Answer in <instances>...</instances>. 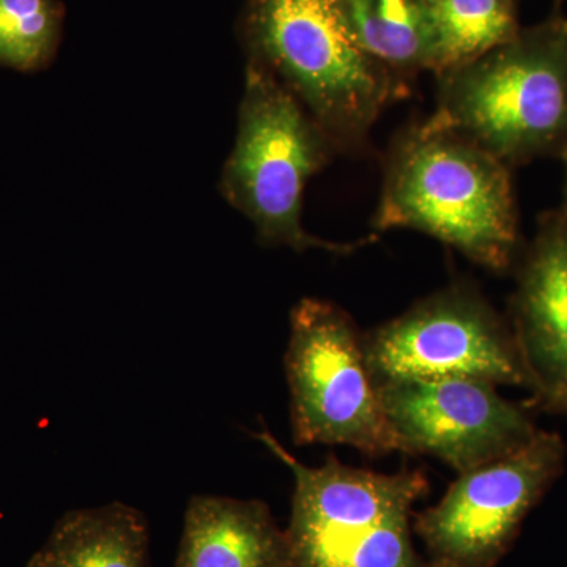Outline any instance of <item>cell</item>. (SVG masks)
<instances>
[{
    "label": "cell",
    "mask_w": 567,
    "mask_h": 567,
    "mask_svg": "<svg viewBox=\"0 0 567 567\" xmlns=\"http://www.w3.org/2000/svg\"><path fill=\"white\" fill-rule=\"evenodd\" d=\"M372 227L412 229L505 274L518 254L513 169L431 118L395 137Z\"/></svg>",
    "instance_id": "obj_1"
},
{
    "label": "cell",
    "mask_w": 567,
    "mask_h": 567,
    "mask_svg": "<svg viewBox=\"0 0 567 567\" xmlns=\"http://www.w3.org/2000/svg\"><path fill=\"white\" fill-rule=\"evenodd\" d=\"M245 35L249 61L303 104L336 152H364L380 114L409 95V82L358 47L344 0H249Z\"/></svg>",
    "instance_id": "obj_2"
},
{
    "label": "cell",
    "mask_w": 567,
    "mask_h": 567,
    "mask_svg": "<svg viewBox=\"0 0 567 567\" xmlns=\"http://www.w3.org/2000/svg\"><path fill=\"white\" fill-rule=\"evenodd\" d=\"M436 125L507 167L567 152V20L518 31L477 61L439 76Z\"/></svg>",
    "instance_id": "obj_3"
},
{
    "label": "cell",
    "mask_w": 567,
    "mask_h": 567,
    "mask_svg": "<svg viewBox=\"0 0 567 567\" xmlns=\"http://www.w3.org/2000/svg\"><path fill=\"white\" fill-rule=\"evenodd\" d=\"M293 476L289 567H431L412 539L413 506L431 491L421 470L377 473L298 461L267 429L254 434Z\"/></svg>",
    "instance_id": "obj_4"
},
{
    "label": "cell",
    "mask_w": 567,
    "mask_h": 567,
    "mask_svg": "<svg viewBox=\"0 0 567 567\" xmlns=\"http://www.w3.org/2000/svg\"><path fill=\"white\" fill-rule=\"evenodd\" d=\"M334 153L333 142L303 104L270 71L249 61L237 140L224 164L219 188L227 203L254 224L264 245L347 256L375 240L377 235L338 244L305 229L306 186Z\"/></svg>",
    "instance_id": "obj_5"
},
{
    "label": "cell",
    "mask_w": 567,
    "mask_h": 567,
    "mask_svg": "<svg viewBox=\"0 0 567 567\" xmlns=\"http://www.w3.org/2000/svg\"><path fill=\"white\" fill-rule=\"evenodd\" d=\"M297 446L339 445L377 458L402 453L363 349V333L333 301L303 298L290 315L286 358Z\"/></svg>",
    "instance_id": "obj_6"
},
{
    "label": "cell",
    "mask_w": 567,
    "mask_h": 567,
    "mask_svg": "<svg viewBox=\"0 0 567 567\" xmlns=\"http://www.w3.org/2000/svg\"><path fill=\"white\" fill-rule=\"evenodd\" d=\"M363 349L374 383L458 379L528 388L509 322L466 281L363 333Z\"/></svg>",
    "instance_id": "obj_7"
},
{
    "label": "cell",
    "mask_w": 567,
    "mask_h": 567,
    "mask_svg": "<svg viewBox=\"0 0 567 567\" xmlns=\"http://www.w3.org/2000/svg\"><path fill=\"white\" fill-rule=\"evenodd\" d=\"M565 458L561 436L539 429L516 453L458 473L436 505L413 516L427 565H498L529 511L561 475Z\"/></svg>",
    "instance_id": "obj_8"
},
{
    "label": "cell",
    "mask_w": 567,
    "mask_h": 567,
    "mask_svg": "<svg viewBox=\"0 0 567 567\" xmlns=\"http://www.w3.org/2000/svg\"><path fill=\"white\" fill-rule=\"evenodd\" d=\"M402 454L431 456L465 473L528 445L539 429L524 406L476 380L375 383Z\"/></svg>",
    "instance_id": "obj_9"
},
{
    "label": "cell",
    "mask_w": 567,
    "mask_h": 567,
    "mask_svg": "<svg viewBox=\"0 0 567 567\" xmlns=\"http://www.w3.org/2000/svg\"><path fill=\"white\" fill-rule=\"evenodd\" d=\"M511 330L536 405L567 417V221L544 213L518 267Z\"/></svg>",
    "instance_id": "obj_10"
},
{
    "label": "cell",
    "mask_w": 567,
    "mask_h": 567,
    "mask_svg": "<svg viewBox=\"0 0 567 567\" xmlns=\"http://www.w3.org/2000/svg\"><path fill=\"white\" fill-rule=\"evenodd\" d=\"M174 567H289L286 532L260 499L194 495Z\"/></svg>",
    "instance_id": "obj_11"
},
{
    "label": "cell",
    "mask_w": 567,
    "mask_h": 567,
    "mask_svg": "<svg viewBox=\"0 0 567 567\" xmlns=\"http://www.w3.org/2000/svg\"><path fill=\"white\" fill-rule=\"evenodd\" d=\"M148 525L123 503L69 511L28 567H148Z\"/></svg>",
    "instance_id": "obj_12"
},
{
    "label": "cell",
    "mask_w": 567,
    "mask_h": 567,
    "mask_svg": "<svg viewBox=\"0 0 567 567\" xmlns=\"http://www.w3.org/2000/svg\"><path fill=\"white\" fill-rule=\"evenodd\" d=\"M427 28V70L450 73L517 35L514 0H421Z\"/></svg>",
    "instance_id": "obj_13"
},
{
    "label": "cell",
    "mask_w": 567,
    "mask_h": 567,
    "mask_svg": "<svg viewBox=\"0 0 567 567\" xmlns=\"http://www.w3.org/2000/svg\"><path fill=\"white\" fill-rule=\"evenodd\" d=\"M358 47L402 81L427 70V28L421 0H344Z\"/></svg>",
    "instance_id": "obj_14"
},
{
    "label": "cell",
    "mask_w": 567,
    "mask_h": 567,
    "mask_svg": "<svg viewBox=\"0 0 567 567\" xmlns=\"http://www.w3.org/2000/svg\"><path fill=\"white\" fill-rule=\"evenodd\" d=\"M61 29L55 0H0V65L41 69L58 50Z\"/></svg>",
    "instance_id": "obj_15"
},
{
    "label": "cell",
    "mask_w": 567,
    "mask_h": 567,
    "mask_svg": "<svg viewBox=\"0 0 567 567\" xmlns=\"http://www.w3.org/2000/svg\"><path fill=\"white\" fill-rule=\"evenodd\" d=\"M563 163H565V169H566V197H565V207H563V215H565L566 221H567V152L565 155L561 156Z\"/></svg>",
    "instance_id": "obj_16"
}]
</instances>
